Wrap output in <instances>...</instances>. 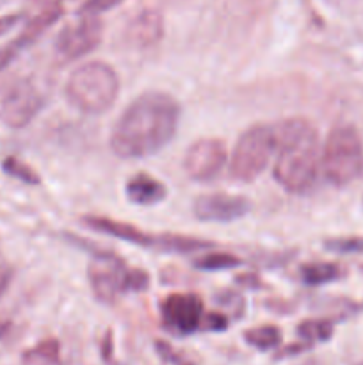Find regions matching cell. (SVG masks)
<instances>
[{
	"mask_svg": "<svg viewBox=\"0 0 363 365\" xmlns=\"http://www.w3.org/2000/svg\"><path fill=\"white\" fill-rule=\"evenodd\" d=\"M276 152V135L270 125L246 128L235 143L230 159V178L241 184L256 180L265 171L270 155Z\"/></svg>",
	"mask_w": 363,
	"mask_h": 365,
	"instance_id": "5",
	"label": "cell"
},
{
	"mask_svg": "<svg viewBox=\"0 0 363 365\" xmlns=\"http://www.w3.org/2000/svg\"><path fill=\"white\" fill-rule=\"evenodd\" d=\"M182 109L178 100L166 91H146L135 96L110 132L114 155L137 160L159 153L178 130Z\"/></svg>",
	"mask_w": 363,
	"mask_h": 365,
	"instance_id": "1",
	"label": "cell"
},
{
	"mask_svg": "<svg viewBox=\"0 0 363 365\" xmlns=\"http://www.w3.org/2000/svg\"><path fill=\"white\" fill-rule=\"evenodd\" d=\"M125 192H127V198L135 205L152 207L166 200L167 187L152 175L135 173L125 184Z\"/></svg>",
	"mask_w": 363,
	"mask_h": 365,
	"instance_id": "13",
	"label": "cell"
},
{
	"mask_svg": "<svg viewBox=\"0 0 363 365\" xmlns=\"http://www.w3.org/2000/svg\"><path fill=\"white\" fill-rule=\"evenodd\" d=\"M23 14L21 13H11V14H2L0 16V36H4L6 32H9L11 29L16 27L21 21Z\"/></svg>",
	"mask_w": 363,
	"mask_h": 365,
	"instance_id": "29",
	"label": "cell"
},
{
	"mask_svg": "<svg viewBox=\"0 0 363 365\" xmlns=\"http://www.w3.org/2000/svg\"><path fill=\"white\" fill-rule=\"evenodd\" d=\"M313 346L306 344V342L299 341V342H294V344L287 346V348L280 349V351L276 353V359H287V356H294V355H299V353H305L308 351V349H312Z\"/></svg>",
	"mask_w": 363,
	"mask_h": 365,
	"instance_id": "28",
	"label": "cell"
},
{
	"mask_svg": "<svg viewBox=\"0 0 363 365\" xmlns=\"http://www.w3.org/2000/svg\"><path fill=\"white\" fill-rule=\"evenodd\" d=\"M324 248L327 252L338 253V255L363 253V237H358V235H351V237H331L324 241Z\"/></svg>",
	"mask_w": 363,
	"mask_h": 365,
	"instance_id": "22",
	"label": "cell"
},
{
	"mask_svg": "<svg viewBox=\"0 0 363 365\" xmlns=\"http://www.w3.org/2000/svg\"><path fill=\"white\" fill-rule=\"evenodd\" d=\"M251 203L244 196L228 192H210L201 195L192 203V214L203 223H231L248 216Z\"/></svg>",
	"mask_w": 363,
	"mask_h": 365,
	"instance_id": "11",
	"label": "cell"
},
{
	"mask_svg": "<svg viewBox=\"0 0 363 365\" xmlns=\"http://www.w3.org/2000/svg\"><path fill=\"white\" fill-rule=\"evenodd\" d=\"M228 160V150L221 139H198L187 148L184 157V170L194 182H210L219 177Z\"/></svg>",
	"mask_w": 363,
	"mask_h": 365,
	"instance_id": "10",
	"label": "cell"
},
{
	"mask_svg": "<svg viewBox=\"0 0 363 365\" xmlns=\"http://www.w3.org/2000/svg\"><path fill=\"white\" fill-rule=\"evenodd\" d=\"M246 344L251 348L258 349V351H270L276 349L283 341L281 330L274 324H262V327L251 328V330L244 331Z\"/></svg>",
	"mask_w": 363,
	"mask_h": 365,
	"instance_id": "18",
	"label": "cell"
},
{
	"mask_svg": "<svg viewBox=\"0 0 363 365\" xmlns=\"http://www.w3.org/2000/svg\"><path fill=\"white\" fill-rule=\"evenodd\" d=\"M205 303L192 292H173L160 302L164 327L174 335H191L201 331Z\"/></svg>",
	"mask_w": 363,
	"mask_h": 365,
	"instance_id": "9",
	"label": "cell"
},
{
	"mask_svg": "<svg viewBox=\"0 0 363 365\" xmlns=\"http://www.w3.org/2000/svg\"><path fill=\"white\" fill-rule=\"evenodd\" d=\"M242 264V260L238 259L233 253L226 252H212L205 253V255L194 259L192 266L199 271H226L238 267Z\"/></svg>",
	"mask_w": 363,
	"mask_h": 365,
	"instance_id": "20",
	"label": "cell"
},
{
	"mask_svg": "<svg viewBox=\"0 0 363 365\" xmlns=\"http://www.w3.org/2000/svg\"><path fill=\"white\" fill-rule=\"evenodd\" d=\"M228 328V317L223 312H205L201 321V331H224Z\"/></svg>",
	"mask_w": 363,
	"mask_h": 365,
	"instance_id": "26",
	"label": "cell"
},
{
	"mask_svg": "<svg viewBox=\"0 0 363 365\" xmlns=\"http://www.w3.org/2000/svg\"><path fill=\"white\" fill-rule=\"evenodd\" d=\"M82 223L91 228V230L100 232V234L130 242V245L135 246H142V248H157V245H159V235L148 234V232L141 230L135 225L112 220V217L89 214V216L82 217Z\"/></svg>",
	"mask_w": 363,
	"mask_h": 365,
	"instance_id": "12",
	"label": "cell"
},
{
	"mask_svg": "<svg viewBox=\"0 0 363 365\" xmlns=\"http://www.w3.org/2000/svg\"><path fill=\"white\" fill-rule=\"evenodd\" d=\"M11 278H13V273H11L9 267L0 264V298H2V296L6 294L7 289H9Z\"/></svg>",
	"mask_w": 363,
	"mask_h": 365,
	"instance_id": "30",
	"label": "cell"
},
{
	"mask_svg": "<svg viewBox=\"0 0 363 365\" xmlns=\"http://www.w3.org/2000/svg\"><path fill=\"white\" fill-rule=\"evenodd\" d=\"M342 277H344V269L335 262H308L299 267L301 282L312 287L331 284Z\"/></svg>",
	"mask_w": 363,
	"mask_h": 365,
	"instance_id": "16",
	"label": "cell"
},
{
	"mask_svg": "<svg viewBox=\"0 0 363 365\" xmlns=\"http://www.w3.org/2000/svg\"><path fill=\"white\" fill-rule=\"evenodd\" d=\"M120 2L121 0H85L78 9V14L80 16H98V14L116 7Z\"/></svg>",
	"mask_w": 363,
	"mask_h": 365,
	"instance_id": "25",
	"label": "cell"
},
{
	"mask_svg": "<svg viewBox=\"0 0 363 365\" xmlns=\"http://www.w3.org/2000/svg\"><path fill=\"white\" fill-rule=\"evenodd\" d=\"M2 171L6 175H9L14 180H20L27 185H39L41 184V177L32 170L28 164H25L23 160H20L18 157H6L2 160Z\"/></svg>",
	"mask_w": 363,
	"mask_h": 365,
	"instance_id": "21",
	"label": "cell"
},
{
	"mask_svg": "<svg viewBox=\"0 0 363 365\" xmlns=\"http://www.w3.org/2000/svg\"><path fill=\"white\" fill-rule=\"evenodd\" d=\"M333 321L330 319H306L298 324V335L302 342L315 346L317 342H326L333 337Z\"/></svg>",
	"mask_w": 363,
	"mask_h": 365,
	"instance_id": "19",
	"label": "cell"
},
{
	"mask_svg": "<svg viewBox=\"0 0 363 365\" xmlns=\"http://www.w3.org/2000/svg\"><path fill=\"white\" fill-rule=\"evenodd\" d=\"M128 269L130 267H127V264L120 257L96 248L93 252V260L88 269L89 287H91L95 298L110 305L121 294H127L125 282H127Z\"/></svg>",
	"mask_w": 363,
	"mask_h": 365,
	"instance_id": "7",
	"label": "cell"
},
{
	"mask_svg": "<svg viewBox=\"0 0 363 365\" xmlns=\"http://www.w3.org/2000/svg\"><path fill=\"white\" fill-rule=\"evenodd\" d=\"M155 351L162 359V362H166L167 365H196L185 353L178 351L174 346H171L166 341H157Z\"/></svg>",
	"mask_w": 363,
	"mask_h": 365,
	"instance_id": "23",
	"label": "cell"
},
{
	"mask_svg": "<svg viewBox=\"0 0 363 365\" xmlns=\"http://www.w3.org/2000/svg\"><path fill=\"white\" fill-rule=\"evenodd\" d=\"M149 287V274L144 269L130 267L125 282V292H142Z\"/></svg>",
	"mask_w": 363,
	"mask_h": 365,
	"instance_id": "24",
	"label": "cell"
},
{
	"mask_svg": "<svg viewBox=\"0 0 363 365\" xmlns=\"http://www.w3.org/2000/svg\"><path fill=\"white\" fill-rule=\"evenodd\" d=\"M41 107V93L28 78L13 77L0 84V116L7 127H27Z\"/></svg>",
	"mask_w": 363,
	"mask_h": 365,
	"instance_id": "6",
	"label": "cell"
},
{
	"mask_svg": "<svg viewBox=\"0 0 363 365\" xmlns=\"http://www.w3.org/2000/svg\"><path fill=\"white\" fill-rule=\"evenodd\" d=\"M68 103L88 116L105 114L120 95V77L105 61H88L75 68L64 84Z\"/></svg>",
	"mask_w": 363,
	"mask_h": 365,
	"instance_id": "3",
	"label": "cell"
},
{
	"mask_svg": "<svg viewBox=\"0 0 363 365\" xmlns=\"http://www.w3.org/2000/svg\"><path fill=\"white\" fill-rule=\"evenodd\" d=\"M322 171L335 187H347L363 173V141L351 125L331 128L322 148Z\"/></svg>",
	"mask_w": 363,
	"mask_h": 365,
	"instance_id": "4",
	"label": "cell"
},
{
	"mask_svg": "<svg viewBox=\"0 0 363 365\" xmlns=\"http://www.w3.org/2000/svg\"><path fill=\"white\" fill-rule=\"evenodd\" d=\"M103 24L98 16H80L64 25L56 38V53L64 63H71L91 53L102 43Z\"/></svg>",
	"mask_w": 363,
	"mask_h": 365,
	"instance_id": "8",
	"label": "cell"
},
{
	"mask_svg": "<svg viewBox=\"0 0 363 365\" xmlns=\"http://www.w3.org/2000/svg\"><path fill=\"white\" fill-rule=\"evenodd\" d=\"M18 53H20V52L14 48V45L11 41L7 43V45L0 46V71L6 70V68L9 66V64L13 63L14 59H16Z\"/></svg>",
	"mask_w": 363,
	"mask_h": 365,
	"instance_id": "27",
	"label": "cell"
},
{
	"mask_svg": "<svg viewBox=\"0 0 363 365\" xmlns=\"http://www.w3.org/2000/svg\"><path fill=\"white\" fill-rule=\"evenodd\" d=\"M162 16L157 11H144L128 25V41L139 48L153 46L162 38Z\"/></svg>",
	"mask_w": 363,
	"mask_h": 365,
	"instance_id": "15",
	"label": "cell"
},
{
	"mask_svg": "<svg viewBox=\"0 0 363 365\" xmlns=\"http://www.w3.org/2000/svg\"><path fill=\"white\" fill-rule=\"evenodd\" d=\"M226 296H230V298H231V299H238V296H237V294H233V292H226ZM217 302H219V303H223V305H224V303H230V299H223V298H217Z\"/></svg>",
	"mask_w": 363,
	"mask_h": 365,
	"instance_id": "33",
	"label": "cell"
},
{
	"mask_svg": "<svg viewBox=\"0 0 363 365\" xmlns=\"http://www.w3.org/2000/svg\"><path fill=\"white\" fill-rule=\"evenodd\" d=\"M11 330V321L0 317V339H4L7 335V331Z\"/></svg>",
	"mask_w": 363,
	"mask_h": 365,
	"instance_id": "32",
	"label": "cell"
},
{
	"mask_svg": "<svg viewBox=\"0 0 363 365\" xmlns=\"http://www.w3.org/2000/svg\"><path fill=\"white\" fill-rule=\"evenodd\" d=\"M63 13L64 9L63 6H60V2H53L50 4V6H46L41 13L36 14L34 18H31V20L27 21V25L23 27V31L11 41L14 45V48H16L18 52H21V50H25L27 46H31L32 43H34L36 39L41 38L56 21H59Z\"/></svg>",
	"mask_w": 363,
	"mask_h": 365,
	"instance_id": "14",
	"label": "cell"
},
{
	"mask_svg": "<svg viewBox=\"0 0 363 365\" xmlns=\"http://www.w3.org/2000/svg\"><path fill=\"white\" fill-rule=\"evenodd\" d=\"M273 128L278 152L274 180L288 195H305L319 177V134L306 118L299 116L287 118Z\"/></svg>",
	"mask_w": 363,
	"mask_h": 365,
	"instance_id": "2",
	"label": "cell"
},
{
	"mask_svg": "<svg viewBox=\"0 0 363 365\" xmlns=\"http://www.w3.org/2000/svg\"><path fill=\"white\" fill-rule=\"evenodd\" d=\"M25 365H59L60 364V344L57 339H45L36 346L28 348L21 355Z\"/></svg>",
	"mask_w": 363,
	"mask_h": 365,
	"instance_id": "17",
	"label": "cell"
},
{
	"mask_svg": "<svg viewBox=\"0 0 363 365\" xmlns=\"http://www.w3.org/2000/svg\"><path fill=\"white\" fill-rule=\"evenodd\" d=\"M237 282L241 285H246V287H260L258 284H262V282L258 280V278L256 277H251V274H249V277H238L237 278Z\"/></svg>",
	"mask_w": 363,
	"mask_h": 365,
	"instance_id": "31",
	"label": "cell"
},
{
	"mask_svg": "<svg viewBox=\"0 0 363 365\" xmlns=\"http://www.w3.org/2000/svg\"><path fill=\"white\" fill-rule=\"evenodd\" d=\"M358 365H363V362H362V364H358Z\"/></svg>",
	"mask_w": 363,
	"mask_h": 365,
	"instance_id": "34",
	"label": "cell"
}]
</instances>
